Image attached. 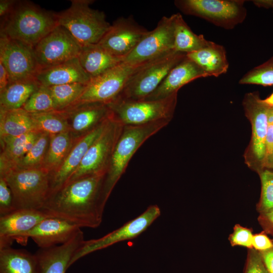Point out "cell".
<instances>
[{
    "mask_svg": "<svg viewBox=\"0 0 273 273\" xmlns=\"http://www.w3.org/2000/svg\"><path fill=\"white\" fill-rule=\"evenodd\" d=\"M105 175H89L66 184L50 195L40 210L80 228L98 227L105 206L102 197Z\"/></svg>",
    "mask_w": 273,
    "mask_h": 273,
    "instance_id": "6da1fadb",
    "label": "cell"
},
{
    "mask_svg": "<svg viewBox=\"0 0 273 273\" xmlns=\"http://www.w3.org/2000/svg\"><path fill=\"white\" fill-rule=\"evenodd\" d=\"M58 25L56 13L27 1H17L10 14L2 19L1 35L34 48Z\"/></svg>",
    "mask_w": 273,
    "mask_h": 273,
    "instance_id": "7a4b0ae2",
    "label": "cell"
},
{
    "mask_svg": "<svg viewBox=\"0 0 273 273\" xmlns=\"http://www.w3.org/2000/svg\"><path fill=\"white\" fill-rule=\"evenodd\" d=\"M170 121L162 120L142 125L123 126L103 184L102 197L105 205L134 154L145 142Z\"/></svg>",
    "mask_w": 273,
    "mask_h": 273,
    "instance_id": "3957f363",
    "label": "cell"
},
{
    "mask_svg": "<svg viewBox=\"0 0 273 273\" xmlns=\"http://www.w3.org/2000/svg\"><path fill=\"white\" fill-rule=\"evenodd\" d=\"M0 176L11 191L15 209L41 210L50 195V173L43 167H15Z\"/></svg>",
    "mask_w": 273,
    "mask_h": 273,
    "instance_id": "277c9868",
    "label": "cell"
},
{
    "mask_svg": "<svg viewBox=\"0 0 273 273\" xmlns=\"http://www.w3.org/2000/svg\"><path fill=\"white\" fill-rule=\"evenodd\" d=\"M92 0H71L66 10L56 13L58 25L65 27L81 46L99 42L110 28L103 11L91 8Z\"/></svg>",
    "mask_w": 273,
    "mask_h": 273,
    "instance_id": "5b68a950",
    "label": "cell"
},
{
    "mask_svg": "<svg viewBox=\"0 0 273 273\" xmlns=\"http://www.w3.org/2000/svg\"><path fill=\"white\" fill-rule=\"evenodd\" d=\"M177 93L156 100L117 99L108 104L113 116L123 125H142L170 121L177 104Z\"/></svg>",
    "mask_w": 273,
    "mask_h": 273,
    "instance_id": "8992f818",
    "label": "cell"
},
{
    "mask_svg": "<svg viewBox=\"0 0 273 273\" xmlns=\"http://www.w3.org/2000/svg\"><path fill=\"white\" fill-rule=\"evenodd\" d=\"M186 57V54L172 50L145 63L131 76L117 99L145 100Z\"/></svg>",
    "mask_w": 273,
    "mask_h": 273,
    "instance_id": "52a82bcc",
    "label": "cell"
},
{
    "mask_svg": "<svg viewBox=\"0 0 273 273\" xmlns=\"http://www.w3.org/2000/svg\"><path fill=\"white\" fill-rule=\"evenodd\" d=\"M245 2L244 0H177L174 4L186 15L230 30L245 20L247 13Z\"/></svg>",
    "mask_w": 273,
    "mask_h": 273,
    "instance_id": "ba28073f",
    "label": "cell"
},
{
    "mask_svg": "<svg viewBox=\"0 0 273 273\" xmlns=\"http://www.w3.org/2000/svg\"><path fill=\"white\" fill-rule=\"evenodd\" d=\"M242 105L252 128L250 143L244 154L246 164L257 172L264 169L266 157L265 140L269 106L263 102L258 92L247 93Z\"/></svg>",
    "mask_w": 273,
    "mask_h": 273,
    "instance_id": "9c48e42d",
    "label": "cell"
},
{
    "mask_svg": "<svg viewBox=\"0 0 273 273\" xmlns=\"http://www.w3.org/2000/svg\"><path fill=\"white\" fill-rule=\"evenodd\" d=\"M123 126L111 112L102 132L90 146L80 164L66 184L89 175L106 174Z\"/></svg>",
    "mask_w": 273,
    "mask_h": 273,
    "instance_id": "30bf717a",
    "label": "cell"
},
{
    "mask_svg": "<svg viewBox=\"0 0 273 273\" xmlns=\"http://www.w3.org/2000/svg\"><path fill=\"white\" fill-rule=\"evenodd\" d=\"M145 63L132 65L122 62L91 79L74 105L85 103L108 104L112 102L120 96L131 76Z\"/></svg>",
    "mask_w": 273,
    "mask_h": 273,
    "instance_id": "8fae6325",
    "label": "cell"
},
{
    "mask_svg": "<svg viewBox=\"0 0 273 273\" xmlns=\"http://www.w3.org/2000/svg\"><path fill=\"white\" fill-rule=\"evenodd\" d=\"M161 215L157 205L149 206L136 217L102 238L84 240L72 258L69 267L77 260L91 253L125 240L134 239L144 232Z\"/></svg>",
    "mask_w": 273,
    "mask_h": 273,
    "instance_id": "7c38bea8",
    "label": "cell"
},
{
    "mask_svg": "<svg viewBox=\"0 0 273 273\" xmlns=\"http://www.w3.org/2000/svg\"><path fill=\"white\" fill-rule=\"evenodd\" d=\"M175 17V14L163 17L156 28L148 31L122 62L142 64L173 50Z\"/></svg>",
    "mask_w": 273,
    "mask_h": 273,
    "instance_id": "4fadbf2b",
    "label": "cell"
},
{
    "mask_svg": "<svg viewBox=\"0 0 273 273\" xmlns=\"http://www.w3.org/2000/svg\"><path fill=\"white\" fill-rule=\"evenodd\" d=\"M81 46L63 26L58 25L33 48L40 69L77 58Z\"/></svg>",
    "mask_w": 273,
    "mask_h": 273,
    "instance_id": "5bb4252c",
    "label": "cell"
},
{
    "mask_svg": "<svg viewBox=\"0 0 273 273\" xmlns=\"http://www.w3.org/2000/svg\"><path fill=\"white\" fill-rule=\"evenodd\" d=\"M0 62L8 72L10 82L35 77L40 69L33 48L2 36Z\"/></svg>",
    "mask_w": 273,
    "mask_h": 273,
    "instance_id": "9a60e30c",
    "label": "cell"
},
{
    "mask_svg": "<svg viewBox=\"0 0 273 273\" xmlns=\"http://www.w3.org/2000/svg\"><path fill=\"white\" fill-rule=\"evenodd\" d=\"M132 16L116 19L98 44L112 55L123 59L129 54L148 32Z\"/></svg>",
    "mask_w": 273,
    "mask_h": 273,
    "instance_id": "2e32d148",
    "label": "cell"
},
{
    "mask_svg": "<svg viewBox=\"0 0 273 273\" xmlns=\"http://www.w3.org/2000/svg\"><path fill=\"white\" fill-rule=\"evenodd\" d=\"M50 217L40 210L21 209L0 216V249L14 241L26 243L25 236L42 220Z\"/></svg>",
    "mask_w": 273,
    "mask_h": 273,
    "instance_id": "e0dca14e",
    "label": "cell"
},
{
    "mask_svg": "<svg viewBox=\"0 0 273 273\" xmlns=\"http://www.w3.org/2000/svg\"><path fill=\"white\" fill-rule=\"evenodd\" d=\"M110 116L92 130L75 140L64 162L50 175V195L62 187L77 169L90 146L105 128Z\"/></svg>",
    "mask_w": 273,
    "mask_h": 273,
    "instance_id": "ac0fdd59",
    "label": "cell"
},
{
    "mask_svg": "<svg viewBox=\"0 0 273 273\" xmlns=\"http://www.w3.org/2000/svg\"><path fill=\"white\" fill-rule=\"evenodd\" d=\"M62 111L69 121L75 140L103 122L111 114L108 104L101 103H78Z\"/></svg>",
    "mask_w": 273,
    "mask_h": 273,
    "instance_id": "d6986e66",
    "label": "cell"
},
{
    "mask_svg": "<svg viewBox=\"0 0 273 273\" xmlns=\"http://www.w3.org/2000/svg\"><path fill=\"white\" fill-rule=\"evenodd\" d=\"M80 229L64 220L47 217L25 236V240L27 243L28 239L30 238L39 248H48L68 242Z\"/></svg>",
    "mask_w": 273,
    "mask_h": 273,
    "instance_id": "ffe728a7",
    "label": "cell"
},
{
    "mask_svg": "<svg viewBox=\"0 0 273 273\" xmlns=\"http://www.w3.org/2000/svg\"><path fill=\"white\" fill-rule=\"evenodd\" d=\"M84 241L83 234L80 230L64 244L39 248L35 253L39 273H65L72 258Z\"/></svg>",
    "mask_w": 273,
    "mask_h": 273,
    "instance_id": "44dd1931",
    "label": "cell"
},
{
    "mask_svg": "<svg viewBox=\"0 0 273 273\" xmlns=\"http://www.w3.org/2000/svg\"><path fill=\"white\" fill-rule=\"evenodd\" d=\"M208 77L195 62L186 57L174 67L156 89L145 100L165 98L177 93L185 84L199 78Z\"/></svg>",
    "mask_w": 273,
    "mask_h": 273,
    "instance_id": "7402d4cb",
    "label": "cell"
},
{
    "mask_svg": "<svg viewBox=\"0 0 273 273\" xmlns=\"http://www.w3.org/2000/svg\"><path fill=\"white\" fill-rule=\"evenodd\" d=\"M35 78L41 85L47 87L72 83L87 84L91 79L81 67L78 57L57 65L41 68Z\"/></svg>",
    "mask_w": 273,
    "mask_h": 273,
    "instance_id": "603a6c76",
    "label": "cell"
},
{
    "mask_svg": "<svg viewBox=\"0 0 273 273\" xmlns=\"http://www.w3.org/2000/svg\"><path fill=\"white\" fill-rule=\"evenodd\" d=\"M42 133L35 131L17 136L0 138V174L17 167Z\"/></svg>",
    "mask_w": 273,
    "mask_h": 273,
    "instance_id": "cb8c5ba5",
    "label": "cell"
},
{
    "mask_svg": "<svg viewBox=\"0 0 273 273\" xmlns=\"http://www.w3.org/2000/svg\"><path fill=\"white\" fill-rule=\"evenodd\" d=\"M78 59L90 79L122 62V59L112 55L98 43L81 47Z\"/></svg>",
    "mask_w": 273,
    "mask_h": 273,
    "instance_id": "d4e9b609",
    "label": "cell"
},
{
    "mask_svg": "<svg viewBox=\"0 0 273 273\" xmlns=\"http://www.w3.org/2000/svg\"><path fill=\"white\" fill-rule=\"evenodd\" d=\"M207 74L218 77L227 72L229 63L224 47L211 41L207 46L197 51L186 54Z\"/></svg>",
    "mask_w": 273,
    "mask_h": 273,
    "instance_id": "484cf974",
    "label": "cell"
},
{
    "mask_svg": "<svg viewBox=\"0 0 273 273\" xmlns=\"http://www.w3.org/2000/svg\"><path fill=\"white\" fill-rule=\"evenodd\" d=\"M0 273H39L35 254L10 247L0 249Z\"/></svg>",
    "mask_w": 273,
    "mask_h": 273,
    "instance_id": "4316f807",
    "label": "cell"
},
{
    "mask_svg": "<svg viewBox=\"0 0 273 273\" xmlns=\"http://www.w3.org/2000/svg\"><path fill=\"white\" fill-rule=\"evenodd\" d=\"M40 85L35 77L10 82L0 92V109L8 110L22 108Z\"/></svg>",
    "mask_w": 273,
    "mask_h": 273,
    "instance_id": "83f0119b",
    "label": "cell"
},
{
    "mask_svg": "<svg viewBox=\"0 0 273 273\" xmlns=\"http://www.w3.org/2000/svg\"><path fill=\"white\" fill-rule=\"evenodd\" d=\"M35 131L38 130L31 114L23 109H0V138L17 136Z\"/></svg>",
    "mask_w": 273,
    "mask_h": 273,
    "instance_id": "f1b7e54d",
    "label": "cell"
},
{
    "mask_svg": "<svg viewBox=\"0 0 273 273\" xmlns=\"http://www.w3.org/2000/svg\"><path fill=\"white\" fill-rule=\"evenodd\" d=\"M203 35L194 33L184 20L182 15L175 14L174 28L173 50L188 54L199 50L210 44Z\"/></svg>",
    "mask_w": 273,
    "mask_h": 273,
    "instance_id": "f546056e",
    "label": "cell"
},
{
    "mask_svg": "<svg viewBox=\"0 0 273 273\" xmlns=\"http://www.w3.org/2000/svg\"><path fill=\"white\" fill-rule=\"evenodd\" d=\"M75 140L70 130L50 135V142L42 167L50 173L55 172L62 164Z\"/></svg>",
    "mask_w": 273,
    "mask_h": 273,
    "instance_id": "4dcf8cb0",
    "label": "cell"
},
{
    "mask_svg": "<svg viewBox=\"0 0 273 273\" xmlns=\"http://www.w3.org/2000/svg\"><path fill=\"white\" fill-rule=\"evenodd\" d=\"M31 115L38 131L54 135L70 130L69 121L62 111L34 113Z\"/></svg>",
    "mask_w": 273,
    "mask_h": 273,
    "instance_id": "1f68e13d",
    "label": "cell"
},
{
    "mask_svg": "<svg viewBox=\"0 0 273 273\" xmlns=\"http://www.w3.org/2000/svg\"><path fill=\"white\" fill-rule=\"evenodd\" d=\"M86 85L72 83L48 87L57 107V111L65 110L74 105L85 90Z\"/></svg>",
    "mask_w": 273,
    "mask_h": 273,
    "instance_id": "d6a6232c",
    "label": "cell"
},
{
    "mask_svg": "<svg viewBox=\"0 0 273 273\" xmlns=\"http://www.w3.org/2000/svg\"><path fill=\"white\" fill-rule=\"evenodd\" d=\"M50 139L49 134L42 132L16 167L25 169L42 167Z\"/></svg>",
    "mask_w": 273,
    "mask_h": 273,
    "instance_id": "836d02e7",
    "label": "cell"
},
{
    "mask_svg": "<svg viewBox=\"0 0 273 273\" xmlns=\"http://www.w3.org/2000/svg\"><path fill=\"white\" fill-rule=\"evenodd\" d=\"M22 109L31 114L57 110L49 87L42 85L30 96Z\"/></svg>",
    "mask_w": 273,
    "mask_h": 273,
    "instance_id": "e575fe53",
    "label": "cell"
},
{
    "mask_svg": "<svg viewBox=\"0 0 273 273\" xmlns=\"http://www.w3.org/2000/svg\"><path fill=\"white\" fill-rule=\"evenodd\" d=\"M241 84L273 85V56L265 62L254 67L239 80Z\"/></svg>",
    "mask_w": 273,
    "mask_h": 273,
    "instance_id": "d590c367",
    "label": "cell"
},
{
    "mask_svg": "<svg viewBox=\"0 0 273 273\" xmlns=\"http://www.w3.org/2000/svg\"><path fill=\"white\" fill-rule=\"evenodd\" d=\"M258 173L261 185L258 209L263 212L273 209V170L264 168Z\"/></svg>",
    "mask_w": 273,
    "mask_h": 273,
    "instance_id": "8d00e7d4",
    "label": "cell"
},
{
    "mask_svg": "<svg viewBox=\"0 0 273 273\" xmlns=\"http://www.w3.org/2000/svg\"><path fill=\"white\" fill-rule=\"evenodd\" d=\"M253 236L250 229L236 224L230 235L229 240L233 246H240L252 249Z\"/></svg>",
    "mask_w": 273,
    "mask_h": 273,
    "instance_id": "74e56055",
    "label": "cell"
},
{
    "mask_svg": "<svg viewBox=\"0 0 273 273\" xmlns=\"http://www.w3.org/2000/svg\"><path fill=\"white\" fill-rule=\"evenodd\" d=\"M15 210L11 191L5 179L0 176V216Z\"/></svg>",
    "mask_w": 273,
    "mask_h": 273,
    "instance_id": "f35d334b",
    "label": "cell"
},
{
    "mask_svg": "<svg viewBox=\"0 0 273 273\" xmlns=\"http://www.w3.org/2000/svg\"><path fill=\"white\" fill-rule=\"evenodd\" d=\"M252 249L248 254L244 273H269L259 252Z\"/></svg>",
    "mask_w": 273,
    "mask_h": 273,
    "instance_id": "ab89813d",
    "label": "cell"
},
{
    "mask_svg": "<svg viewBox=\"0 0 273 273\" xmlns=\"http://www.w3.org/2000/svg\"><path fill=\"white\" fill-rule=\"evenodd\" d=\"M252 248L258 252L266 251L273 248V242L265 234H256L253 236Z\"/></svg>",
    "mask_w": 273,
    "mask_h": 273,
    "instance_id": "60d3db41",
    "label": "cell"
},
{
    "mask_svg": "<svg viewBox=\"0 0 273 273\" xmlns=\"http://www.w3.org/2000/svg\"><path fill=\"white\" fill-rule=\"evenodd\" d=\"M265 146L266 156L273 147V107H269L268 113Z\"/></svg>",
    "mask_w": 273,
    "mask_h": 273,
    "instance_id": "b9f144b4",
    "label": "cell"
},
{
    "mask_svg": "<svg viewBox=\"0 0 273 273\" xmlns=\"http://www.w3.org/2000/svg\"><path fill=\"white\" fill-rule=\"evenodd\" d=\"M259 221L266 231L273 234V209L261 212Z\"/></svg>",
    "mask_w": 273,
    "mask_h": 273,
    "instance_id": "7bdbcfd3",
    "label": "cell"
},
{
    "mask_svg": "<svg viewBox=\"0 0 273 273\" xmlns=\"http://www.w3.org/2000/svg\"><path fill=\"white\" fill-rule=\"evenodd\" d=\"M259 252L268 272L273 273V248L266 251Z\"/></svg>",
    "mask_w": 273,
    "mask_h": 273,
    "instance_id": "ee69618b",
    "label": "cell"
},
{
    "mask_svg": "<svg viewBox=\"0 0 273 273\" xmlns=\"http://www.w3.org/2000/svg\"><path fill=\"white\" fill-rule=\"evenodd\" d=\"M17 1L1 0L0 1V17L3 19L6 17L13 9Z\"/></svg>",
    "mask_w": 273,
    "mask_h": 273,
    "instance_id": "f6af8a7d",
    "label": "cell"
},
{
    "mask_svg": "<svg viewBox=\"0 0 273 273\" xmlns=\"http://www.w3.org/2000/svg\"><path fill=\"white\" fill-rule=\"evenodd\" d=\"M9 82L8 72L3 63L0 62V92L7 87Z\"/></svg>",
    "mask_w": 273,
    "mask_h": 273,
    "instance_id": "bcb514c9",
    "label": "cell"
},
{
    "mask_svg": "<svg viewBox=\"0 0 273 273\" xmlns=\"http://www.w3.org/2000/svg\"><path fill=\"white\" fill-rule=\"evenodd\" d=\"M252 2L256 6L259 8H273V0H254Z\"/></svg>",
    "mask_w": 273,
    "mask_h": 273,
    "instance_id": "7dc6e473",
    "label": "cell"
},
{
    "mask_svg": "<svg viewBox=\"0 0 273 273\" xmlns=\"http://www.w3.org/2000/svg\"><path fill=\"white\" fill-rule=\"evenodd\" d=\"M264 168L273 170V147L270 152L266 156Z\"/></svg>",
    "mask_w": 273,
    "mask_h": 273,
    "instance_id": "c3c4849f",
    "label": "cell"
},
{
    "mask_svg": "<svg viewBox=\"0 0 273 273\" xmlns=\"http://www.w3.org/2000/svg\"><path fill=\"white\" fill-rule=\"evenodd\" d=\"M262 100L264 103L269 107H273V93L269 97Z\"/></svg>",
    "mask_w": 273,
    "mask_h": 273,
    "instance_id": "681fc988",
    "label": "cell"
},
{
    "mask_svg": "<svg viewBox=\"0 0 273 273\" xmlns=\"http://www.w3.org/2000/svg\"><path fill=\"white\" fill-rule=\"evenodd\" d=\"M272 10H273V8H272Z\"/></svg>",
    "mask_w": 273,
    "mask_h": 273,
    "instance_id": "f907efd6",
    "label": "cell"
}]
</instances>
